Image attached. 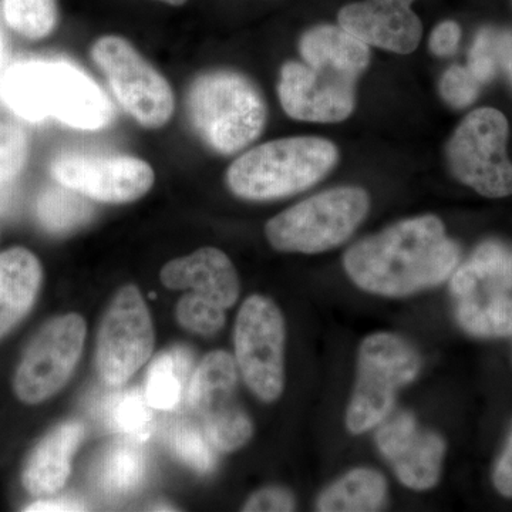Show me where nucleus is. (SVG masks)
I'll use <instances>...</instances> for the list:
<instances>
[{
	"mask_svg": "<svg viewBox=\"0 0 512 512\" xmlns=\"http://www.w3.org/2000/svg\"><path fill=\"white\" fill-rule=\"evenodd\" d=\"M421 359L402 336L377 332L363 339L357 375L346 410V427L359 436L375 429L393 412L397 393L419 375Z\"/></svg>",
	"mask_w": 512,
	"mask_h": 512,
	"instance_id": "39448f33",
	"label": "nucleus"
},
{
	"mask_svg": "<svg viewBox=\"0 0 512 512\" xmlns=\"http://www.w3.org/2000/svg\"><path fill=\"white\" fill-rule=\"evenodd\" d=\"M386 478L372 468H355L322 491L316 501L320 512H372L386 504Z\"/></svg>",
	"mask_w": 512,
	"mask_h": 512,
	"instance_id": "4be33fe9",
	"label": "nucleus"
},
{
	"mask_svg": "<svg viewBox=\"0 0 512 512\" xmlns=\"http://www.w3.org/2000/svg\"><path fill=\"white\" fill-rule=\"evenodd\" d=\"M369 208L362 188H333L276 215L266 224V238L281 252L319 254L348 241Z\"/></svg>",
	"mask_w": 512,
	"mask_h": 512,
	"instance_id": "423d86ee",
	"label": "nucleus"
},
{
	"mask_svg": "<svg viewBox=\"0 0 512 512\" xmlns=\"http://www.w3.org/2000/svg\"><path fill=\"white\" fill-rule=\"evenodd\" d=\"M136 440L114 444L101 457L97 483L106 493L123 495L136 490L146 476V457Z\"/></svg>",
	"mask_w": 512,
	"mask_h": 512,
	"instance_id": "b1692460",
	"label": "nucleus"
},
{
	"mask_svg": "<svg viewBox=\"0 0 512 512\" xmlns=\"http://www.w3.org/2000/svg\"><path fill=\"white\" fill-rule=\"evenodd\" d=\"M508 123L495 109L468 114L448 143V163L461 183L484 197L512 194V164L507 157Z\"/></svg>",
	"mask_w": 512,
	"mask_h": 512,
	"instance_id": "1a4fd4ad",
	"label": "nucleus"
},
{
	"mask_svg": "<svg viewBox=\"0 0 512 512\" xmlns=\"http://www.w3.org/2000/svg\"><path fill=\"white\" fill-rule=\"evenodd\" d=\"M494 485L498 493L512 498V431L503 456L498 460L494 470Z\"/></svg>",
	"mask_w": 512,
	"mask_h": 512,
	"instance_id": "c9c22d12",
	"label": "nucleus"
},
{
	"mask_svg": "<svg viewBox=\"0 0 512 512\" xmlns=\"http://www.w3.org/2000/svg\"><path fill=\"white\" fill-rule=\"evenodd\" d=\"M338 148L318 137L269 141L229 165L227 184L239 198L271 201L311 188L332 170Z\"/></svg>",
	"mask_w": 512,
	"mask_h": 512,
	"instance_id": "7ed1b4c3",
	"label": "nucleus"
},
{
	"mask_svg": "<svg viewBox=\"0 0 512 512\" xmlns=\"http://www.w3.org/2000/svg\"><path fill=\"white\" fill-rule=\"evenodd\" d=\"M340 28L366 45L407 55L419 46L421 23L410 6L352 3L339 13Z\"/></svg>",
	"mask_w": 512,
	"mask_h": 512,
	"instance_id": "dca6fc26",
	"label": "nucleus"
},
{
	"mask_svg": "<svg viewBox=\"0 0 512 512\" xmlns=\"http://www.w3.org/2000/svg\"><path fill=\"white\" fill-rule=\"evenodd\" d=\"M177 320L188 332L212 336L225 325V309L215 305L198 293L184 295L177 305Z\"/></svg>",
	"mask_w": 512,
	"mask_h": 512,
	"instance_id": "c85d7f7f",
	"label": "nucleus"
},
{
	"mask_svg": "<svg viewBox=\"0 0 512 512\" xmlns=\"http://www.w3.org/2000/svg\"><path fill=\"white\" fill-rule=\"evenodd\" d=\"M161 282L168 289H192L220 308H232L238 301L237 269L220 249L205 247L183 258L173 259L161 269Z\"/></svg>",
	"mask_w": 512,
	"mask_h": 512,
	"instance_id": "f3484780",
	"label": "nucleus"
},
{
	"mask_svg": "<svg viewBox=\"0 0 512 512\" xmlns=\"http://www.w3.org/2000/svg\"><path fill=\"white\" fill-rule=\"evenodd\" d=\"M83 504L72 500H50L39 501V503L30 504L26 511L40 512H59V511H83Z\"/></svg>",
	"mask_w": 512,
	"mask_h": 512,
	"instance_id": "4c0bfd02",
	"label": "nucleus"
},
{
	"mask_svg": "<svg viewBox=\"0 0 512 512\" xmlns=\"http://www.w3.org/2000/svg\"><path fill=\"white\" fill-rule=\"evenodd\" d=\"M355 80L328 70L289 62L281 70L278 93L292 119L313 123H338L355 107Z\"/></svg>",
	"mask_w": 512,
	"mask_h": 512,
	"instance_id": "2eb2a0df",
	"label": "nucleus"
},
{
	"mask_svg": "<svg viewBox=\"0 0 512 512\" xmlns=\"http://www.w3.org/2000/svg\"><path fill=\"white\" fill-rule=\"evenodd\" d=\"M29 143L25 131L6 121H0V185L18 177L28 160Z\"/></svg>",
	"mask_w": 512,
	"mask_h": 512,
	"instance_id": "7c9ffc66",
	"label": "nucleus"
},
{
	"mask_svg": "<svg viewBox=\"0 0 512 512\" xmlns=\"http://www.w3.org/2000/svg\"><path fill=\"white\" fill-rule=\"evenodd\" d=\"M238 366L224 350L202 359L192 375L190 404L214 448L235 451L254 434V424L237 399Z\"/></svg>",
	"mask_w": 512,
	"mask_h": 512,
	"instance_id": "9d476101",
	"label": "nucleus"
},
{
	"mask_svg": "<svg viewBox=\"0 0 512 512\" xmlns=\"http://www.w3.org/2000/svg\"><path fill=\"white\" fill-rule=\"evenodd\" d=\"M0 99L22 119H56L77 130H100L113 117L103 90L66 62L13 64L0 76Z\"/></svg>",
	"mask_w": 512,
	"mask_h": 512,
	"instance_id": "f03ea898",
	"label": "nucleus"
},
{
	"mask_svg": "<svg viewBox=\"0 0 512 512\" xmlns=\"http://www.w3.org/2000/svg\"><path fill=\"white\" fill-rule=\"evenodd\" d=\"M79 192L63 187H49L37 200V218L47 231L55 234L73 231L92 217V207Z\"/></svg>",
	"mask_w": 512,
	"mask_h": 512,
	"instance_id": "393cba45",
	"label": "nucleus"
},
{
	"mask_svg": "<svg viewBox=\"0 0 512 512\" xmlns=\"http://www.w3.org/2000/svg\"><path fill=\"white\" fill-rule=\"evenodd\" d=\"M50 171L63 187L107 204L140 200L156 183L153 167L133 156L67 153L53 160Z\"/></svg>",
	"mask_w": 512,
	"mask_h": 512,
	"instance_id": "ddd939ff",
	"label": "nucleus"
},
{
	"mask_svg": "<svg viewBox=\"0 0 512 512\" xmlns=\"http://www.w3.org/2000/svg\"><path fill=\"white\" fill-rule=\"evenodd\" d=\"M498 63L503 67L512 83V33L497 35Z\"/></svg>",
	"mask_w": 512,
	"mask_h": 512,
	"instance_id": "e433bc0d",
	"label": "nucleus"
},
{
	"mask_svg": "<svg viewBox=\"0 0 512 512\" xmlns=\"http://www.w3.org/2000/svg\"><path fill=\"white\" fill-rule=\"evenodd\" d=\"M451 295L461 328L481 338L512 335V298L468 274L461 266L451 278Z\"/></svg>",
	"mask_w": 512,
	"mask_h": 512,
	"instance_id": "a211bd4d",
	"label": "nucleus"
},
{
	"mask_svg": "<svg viewBox=\"0 0 512 512\" xmlns=\"http://www.w3.org/2000/svg\"><path fill=\"white\" fill-rule=\"evenodd\" d=\"M484 284L512 291V247L497 241L484 242L463 265Z\"/></svg>",
	"mask_w": 512,
	"mask_h": 512,
	"instance_id": "cd10ccee",
	"label": "nucleus"
},
{
	"mask_svg": "<svg viewBox=\"0 0 512 512\" xmlns=\"http://www.w3.org/2000/svg\"><path fill=\"white\" fill-rule=\"evenodd\" d=\"M154 326L143 295L124 286L111 301L97 338L96 363L110 386L128 382L153 355Z\"/></svg>",
	"mask_w": 512,
	"mask_h": 512,
	"instance_id": "9b49d317",
	"label": "nucleus"
},
{
	"mask_svg": "<svg viewBox=\"0 0 512 512\" xmlns=\"http://www.w3.org/2000/svg\"><path fill=\"white\" fill-rule=\"evenodd\" d=\"M42 284V266L25 248L0 254V338L25 318Z\"/></svg>",
	"mask_w": 512,
	"mask_h": 512,
	"instance_id": "aec40b11",
	"label": "nucleus"
},
{
	"mask_svg": "<svg viewBox=\"0 0 512 512\" xmlns=\"http://www.w3.org/2000/svg\"><path fill=\"white\" fill-rule=\"evenodd\" d=\"M373 2L384 3V5L410 6L413 0H373Z\"/></svg>",
	"mask_w": 512,
	"mask_h": 512,
	"instance_id": "58836bf2",
	"label": "nucleus"
},
{
	"mask_svg": "<svg viewBox=\"0 0 512 512\" xmlns=\"http://www.w3.org/2000/svg\"><path fill=\"white\" fill-rule=\"evenodd\" d=\"M295 508V497L288 490L281 487H266L252 494L242 510L249 512L293 511Z\"/></svg>",
	"mask_w": 512,
	"mask_h": 512,
	"instance_id": "72a5a7b5",
	"label": "nucleus"
},
{
	"mask_svg": "<svg viewBox=\"0 0 512 512\" xmlns=\"http://www.w3.org/2000/svg\"><path fill=\"white\" fill-rule=\"evenodd\" d=\"M171 447L174 453L184 461L187 466L194 468L198 473H211L215 467V454L212 444L205 436L204 431L197 427L180 426L171 436Z\"/></svg>",
	"mask_w": 512,
	"mask_h": 512,
	"instance_id": "c756f323",
	"label": "nucleus"
},
{
	"mask_svg": "<svg viewBox=\"0 0 512 512\" xmlns=\"http://www.w3.org/2000/svg\"><path fill=\"white\" fill-rule=\"evenodd\" d=\"M188 117L195 133L215 153L231 156L261 136L266 106L244 74L215 70L201 74L187 94Z\"/></svg>",
	"mask_w": 512,
	"mask_h": 512,
	"instance_id": "20e7f679",
	"label": "nucleus"
},
{
	"mask_svg": "<svg viewBox=\"0 0 512 512\" xmlns=\"http://www.w3.org/2000/svg\"><path fill=\"white\" fill-rule=\"evenodd\" d=\"M461 30L456 22H443L434 29L430 37V49L434 55L450 56L460 43Z\"/></svg>",
	"mask_w": 512,
	"mask_h": 512,
	"instance_id": "f704fd0d",
	"label": "nucleus"
},
{
	"mask_svg": "<svg viewBox=\"0 0 512 512\" xmlns=\"http://www.w3.org/2000/svg\"><path fill=\"white\" fill-rule=\"evenodd\" d=\"M460 248L434 215L397 222L346 251V274L362 291L403 298L443 284L456 271Z\"/></svg>",
	"mask_w": 512,
	"mask_h": 512,
	"instance_id": "f257e3e1",
	"label": "nucleus"
},
{
	"mask_svg": "<svg viewBox=\"0 0 512 512\" xmlns=\"http://www.w3.org/2000/svg\"><path fill=\"white\" fill-rule=\"evenodd\" d=\"M86 322L77 313L47 322L26 350L15 377L22 402H45L70 379L84 348Z\"/></svg>",
	"mask_w": 512,
	"mask_h": 512,
	"instance_id": "f8f14e48",
	"label": "nucleus"
},
{
	"mask_svg": "<svg viewBox=\"0 0 512 512\" xmlns=\"http://www.w3.org/2000/svg\"><path fill=\"white\" fill-rule=\"evenodd\" d=\"M301 55L315 69L328 70L355 80L369 64V47L335 26H319L303 35Z\"/></svg>",
	"mask_w": 512,
	"mask_h": 512,
	"instance_id": "412c9836",
	"label": "nucleus"
},
{
	"mask_svg": "<svg viewBox=\"0 0 512 512\" xmlns=\"http://www.w3.org/2000/svg\"><path fill=\"white\" fill-rule=\"evenodd\" d=\"M285 320L278 306L254 295L239 309L235 322V362L248 389L274 403L285 386Z\"/></svg>",
	"mask_w": 512,
	"mask_h": 512,
	"instance_id": "6e6552de",
	"label": "nucleus"
},
{
	"mask_svg": "<svg viewBox=\"0 0 512 512\" xmlns=\"http://www.w3.org/2000/svg\"><path fill=\"white\" fill-rule=\"evenodd\" d=\"M106 419L111 429L126 434L128 439L144 441L153 430V407L140 389L127 390L110 400Z\"/></svg>",
	"mask_w": 512,
	"mask_h": 512,
	"instance_id": "a878e982",
	"label": "nucleus"
},
{
	"mask_svg": "<svg viewBox=\"0 0 512 512\" xmlns=\"http://www.w3.org/2000/svg\"><path fill=\"white\" fill-rule=\"evenodd\" d=\"M84 426L69 421L53 430L36 447L23 473V485L36 497L56 494L62 490L72 471V460L84 439Z\"/></svg>",
	"mask_w": 512,
	"mask_h": 512,
	"instance_id": "6ab92c4d",
	"label": "nucleus"
},
{
	"mask_svg": "<svg viewBox=\"0 0 512 512\" xmlns=\"http://www.w3.org/2000/svg\"><path fill=\"white\" fill-rule=\"evenodd\" d=\"M497 35L493 29H484L478 33L476 42L470 53V64L468 69L480 83L490 82L497 73L498 50Z\"/></svg>",
	"mask_w": 512,
	"mask_h": 512,
	"instance_id": "473e14b6",
	"label": "nucleus"
},
{
	"mask_svg": "<svg viewBox=\"0 0 512 512\" xmlns=\"http://www.w3.org/2000/svg\"><path fill=\"white\" fill-rule=\"evenodd\" d=\"M190 365V353L184 349L168 350L151 363L144 394L153 409L168 412L178 406L183 393L184 377Z\"/></svg>",
	"mask_w": 512,
	"mask_h": 512,
	"instance_id": "5701e85b",
	"label": "nucleus"
},
{
	"mask_svg": "<svg viewBox=\"0 0 512 512\" xmlns=\"http://www.w3.org/2000/svg\"><path fill=\"white\" fill-rule=\"evenodd\" d=\"M92 57L120 106L140 126L161 128L171 120L175 99L170 83L128 40L100 37Z\"/></svg>",
	"mask_w": 512,
	"mask_h": 512,
	"instance_id": "0eeeda50",
	"label": "nucleus"
},
{
	"mask_svg": "<svg viewBox=\"0 0 512 512\" xmlns=\"http://www.w3.org/2000/svg\"><path fill=\"white\" fill-rule=\"evenodd\" d=\"M376 446L400 483L426 491L440 481L446 443L434 431L420 429L412 413H390L379 424Z\"/></svg>",
	"mask_w": 512,
	"mask_h": 512,
	"instance_id": "4468645a",
	"label": "nucleus"
},
{
	"mask_svg": "<svg viewBox=\"0 0 512 512\" xmlns=\"http://www.w3.org/2000/svg\"><path fill=\"white\" fill-rule=\"evenodd\" d=\"M5 39H3L2 32H0V64H2L3 59H5Z\"/></svg>",
	"mask_w": 512,
	"mask_h": 512,
	"instance_id": "ea45409f",
	"label": "nucleus"
},
{
	"mask_svg": "<svg viewBox=\"0 0 512 512\" xmlns=\"http://www.w3.org/2000/svg\"><path fill=\"white\" fill-rule=\"evenodd\" d=\"M160 2L167 3V5L171 6H183L187 0H160Z\"/></svg>",
	"mask_w": 512,
	"mask_h": 512,
	"instance_id": "a19ab883",
	"label": "nucleus"
},
{
	"mask_svg": "<svg viewBox=\"0 0 512 512\" xmlns=\"http://www.w3.org/2000/svg\"><path fill=\"white\" fill-rule=\"evenodd\" d=\"M10 29L30 40L47 37L56 28L57 0H2Z\"/></svg>",
	"mask_w": 512,
	"mask_h": 512,
	"instance_id": "bb28decb",
	"label": "nucleus"
},
{
	"mask_svg": "<svg viewBox=\"0 0 512 512\" xmlns=\"http://www.w3.org/2000/svg\"><path fill=\"white\" fill-rule=\"evenodd\" d=\"M480 82L470 72V69L453 66L444 73L440 89L444 100L456 109H464L477 99L480 92Z\"/></svg>",
	"mask_w": 512,
	"mask_h": 512,
	"instance_id": "2f4dec72",
	"label": "nucleus"
}]
</instances>
